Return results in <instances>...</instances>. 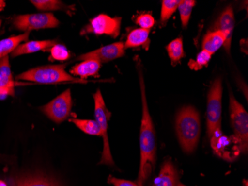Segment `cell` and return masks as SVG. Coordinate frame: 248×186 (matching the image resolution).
I'll use <instances>...</instances> for the list:
<instances>
[{"mask_svg":"<svg viewBox=\"0 0 248 186\" xmlns=\"http://www.w3.org/2000/svg\"><path fill=\"white\" fill-rule=\"evenodd\" d=\"M139 79L141 93L142 120L140 131V163L137 184L139 186H143L155 167L156 142L155 131L149 111L141 72H139Z\"/></svg>","mask_w":248,"mask_h":186,"instance_id":"6da1fadb","label":"cell"},{"mask_svg":"<svg viewBox=\"0 0 248 186\" xmlns=\"http://www.w3.org/2000/svg\"><path fill=\"white\" fill-rule=\"evenodd\" d=\"M175 131L183 151L186 153H193L197 147L200 137L199 112L191 106L182 107L175 118Z\"/></svg>","mask_w":248,"mask_h":186,"instance_id":"7a4b0ae2","label":"cell"},{"mask_svg":"<svg viewBox=\"0 0 248 186\" xmlns=\"http://www.w3.org/2000/svg\"><path fill=\"white\" fill-rule=\"evenodd\" d=\"M16 78L43 85H51L78 80L65 72L64 65H48L36 67L20 74Z\"/></svg>","mask_w":248,"mask_h":186,"instance_id":"3957f363","label":"cell"},{"mask_svg":"<svg viewBox=\"0 0 248 186\" xmlns=\"http://www.w3.org/2000/svg\"><path fill=\"white\" fill-rule=\"evenodd\" d=\"M93 96L94 100V116H95L96 121L98 123L100 127L101 136L104 139V149L101 154L100 164L113 166L114 160L110 151L109 142H108V134H107L108 121L111 117V113L108 111L106 106L102 93L100 89H97Z\"/></svg>","mask_w":248,"mask_h":186,"instance_id":"277c9868","label":"cell"},{"mask_svg":"<svg viewBox=\"0 0 248 186\" xmlns=\"http://www.w3.org/2000/svg\"><path fill=\"white\" fill-rule=\"evenodd\" d=\"M230 113L233 135L239 142L241 152L248 150V114L243 106L230 92Z\"/></svg>","mask_w":248,"mask_h":186,"instance_id":"5b68a950","label":"cell"},{"mask_svg":"<svg viewBox=\"0 0 248 186\" xmlns=\"http://www.w3.org/2000/svg\"><path fill=\"white\" fill-rule=\"evenodd\" d=\"M222 92L221 79L217 78L207 96V133L210 138L216 130L221 127Z\"/></svg>","mask_w":248,"mask_h":186,"instance_id":"8992f818","label":"cell"},{"mask_svg":"<svg viewBox=\"0 0 248 186\" xmlns=\"http://www.w3.org/2000/svg\"><path fill=\"white\" fill-rule=\"evenodd\" d=\"M213 152L224 160H235L241 153L240 145L233 135L227 136L223 134L221 127L216 130L210 137Z\"/></svg>","mask_w":248,"mask_h":186,"instance_id":"52a82bcc","label":"cell"},{"mask_svg":"<svg viewBox=\"0 0 248 186\" xmlns=\"http://www.w3.org/2000/svg\"><path fill=\"white\" fill-rule=\"evenodd\" d=\"M59 24L58 19L51 13L19 15L14 19L15 27L26 32H30L34 29L56 28Z\"/></svg>","mask_w":248,"mask_h":186,"instance_id":"ba28073f","label":"cell"},{"mask_svg":"<svg viewBox=\"0 0 248 186\" xmlns=\"http://www.w3.org/2000/svg\"><path fill=\"white\" fill-rule=\"evenodd\" d=\"M72 107V95L70 89H68L46 105L42 107L41 110L50 119L60 124L70 116Z\"/></svg>","mask_w":248,"mask_h":186,"instance_id":"9c48e42d","label":"cell"},{"mask_svg":"<svg viewBox=\"0 0 248 186\" xmlns=\"http://www.w3.org/2000/svg\"><path fill=\"white\" fill-rule=\"evenodd\" d=\"M121 25V18H111L108 15H99L82 29L80 34L82 35L86 34H94L97 35L107 34L116 38L120 34Z\"/></svg>","mask_w":248,"mask_h":186,"instance_id":"30bf717a","label":"cell"},{"mask_svg":"<svg viewBox=\"0 0 248 186\" xmlns=\"http://www.w3.org/2000/svg\"><path fill=\"white\" fill-rule=\"evenodd\" d=\"M124 43L122 42L111 43L107 46H103L94 51L81 54L77 58L78 61H86V60H96L100 63H107L113 60L118 59L125 54Z\"/></svg>","mask_w":248,"mask_h":186,"instance_id":"8fae6325","label":"cell"},{"mask_svg":"<svg viewBox=\"0 0 248 186\" xmlns=\"http://www.w3.org/2000/svg\"><path fill=\"white\" fill-rule=\"evenodd\" d=\"M234 26H235V17H234L233 8L230 5L223 11L213 27L214 31H219L225 36L226 40H225L224 47L228 53H229L231 50Z\"/></svg>","mask_w":248,"mask_h":186,"instance_id":"7c38bea8","label":"cell"},{"mask_svg":"<svg viewBox=\"0 0 248 186\" xmlns=\"http://www.w3.org/2000/svg\"><path fill=\"white\" fill-rule=\"evenodd\" d=\"M178 173L176 168L171 161L163 163L159 174L154 180L153 186H177Z\"/></svg>","mask_w":248,"mask_h":186,"instance_id":"4fadbf2b","label":"cell"},{"mask_svg":"<svg viewBox=\"0 0 248 186\" xmlns=\"http://www.w3.org/2000/svg\"><path fill=\"white\" fill-rule=\"evenodd\" d=\"M150 30L143 29H136L129 32L126 38V43H124L125 50L129 48H136L142 46L147 51L150 48Z\"/></svg>","mask_w":248,"mask_h":186,"instance_id":"5bb4252c","label":"cell"},{"mask_svg":"<svg viewBox=\"0 0 248 186\" xmlns=\"http://www.w3.org/2000/svg\"><path fill=\"white\" fill-rule=\"evenodd\" d=\"M57 44V41L54 40H39V41H30L20 44L17 48L11 53L12 57H17L22 54H31L37 51L48 50Z\"/></svg>","mask_w":248,"mask_h":186,"instance_id":"9a60e30c","label":"cell"},{"mask_svg":"<svg viewBox=\"0 0 248 186\" xmlns=\"http://www.w3.org/2000/svg\"><path fill=\"white\" fill-rule=\"evenodd\" d=\"M0 89L9 91L15 96V81L11 73L8 56L0 60Z\"/></svg>","mask_w":248,"mask_h":186,"instance_id":"2e32d148","label":"cell"},{"mask_svg":"<svg viewBox=\"0 0 248 186\" xmlns=\"http://www.w3.org/2000/svg\"><path fill=\"white\" fill-rule=\"evenodd\" d=\"M225 36L219 31L208 32L202 41V48L204 51L213 55L225 43Z\"/></svg>","mask_w":248,"mask_h":186,"instance_id":"e0dca14e","label":"cell"},{"mask_svg":"<svg viewBox=\"0 0 248 186\" xmlns=\"http://www.w3.org/2000/svg\"><path fill=\"white\" fill-rule=\"evenodd\" d=\"M101 67V63L96 60H86L72 67L70 70L71 74L86 78L89 76H94L98 73Z\"/></svg>","mask_w":248,"mask_h":186,"instance_id":"ac0fdd59","label":"cell"},{"mask_svg":"<svg viewBox=\"0 0 248 186\" xmlns=\"http://www.w3.org/2000/svg\"><path fill=\"white\" fill-rule=\"evenodd\" d=\"M30 32H25L20 35L10 37L8 38L0 40V60L8 56L9 53H12L21 43L29 40Z\"/></svg>","mask_w":248,"mask_h":186,"instance_id":"d6986e66","label":"cell"},{"mask_svg":"<svg viewBox=\"0 0 248 186\" xmlns=\"http://www.w3.org/2000/svg\"><path fill=\"white\" fill-rule=\"evenodd\" d=\"M13 186H59L45 176H26L14 180Z\"/></svg>","mask_w":248,"mask_h":186,"instance_id":"ffe728a7","label":"cell"},{"mask_svg":"<svg viewBox=\"0 0 248 186\" xmlns=\"http://www.w3.org/2000/svg\"><path fill=\"white\" fill-rule=\"evenodd\" d=\"M167 50L172 65H176L185 57L183 40L182 38H177L172 40L167 46Z\"/></svg>","mask_w":248,"mask_h":186,"instance_id":"44dd1931","label":"cell"},{"mask_svg":"<svg viewBox=\"0 0 248 186\" xmlns=\"http://www.w3.org/2000/svg\"><path fill=\"white\" fill-rule=\"evenodd\" d=\"M69 121L74 123L79 129L81 130L85 134L101 136V131H100L98 123L94 120L72 118L69 120Z\"/></svg>","mask_w":248,"mask_h":186,"instance_id":"7402d4cb","label":"cell"},{"mask_svg":"<svg viewBox=\"0 0 248 186\" xmlns=\"http://www.w3.org/2000/svg\"><path fill=\"white\" fill-rule=\"evenodd\" d=\"M30 2L40 11H65L67 8L66 5L58 0H31Z\"/></svg>","mask_w":248,"mask_h":186,"instance_id":"603a6c76","label":"cell"},{"mask_svg":"<svg viewBox=\"0 0 248 186\" xmlns=\"http://www.w3.org/2000/svg\"><path fill=\"white\" fill-rule=\"evenodd\" d=\"M181 0H163L161 11V21L166 23L173 15L179 6Z\"/></svg>","mask_w":248,"mask_h":186,"instance_id":"cb8c5ba5","label":"cell"},{"mask_svg":"<svg viewBox=\"0 0 248 186\" xmlns=\"http://www.w3.org/2000/svg\"><path fill=\"white\" fill-rule=\"evenodd\" d=\"M196 5L194 0H184L181 1L178 10H179L180 16L182 19V24L183 28H186L190 19L191 14L193 11V7Z\"/></svg>","mask_w":248,"mask_h":186,"instance_id":"d4e9b609","label":"cell"},{"mask_svg":"<svg viewBox=\"0 0 248 186\" xmlns=\"http://www.w3.org/2000/svg\"><path fill=\"white\" fill-rule=\"evenodd\" d=\"M211 57L212 55L210 53L202 50L198 54L196 60H189L188 66L190 69L196 71L200 70L203 67L207 66L211 59Z\"/></svg>","mask_w":248,"mask_h":186,"instance_id":"484cf974","label":"cell"},{"mask_svg":"<svg viewBox=\"0 0 248 186\" xmlns=\"http://www.w3.org/2000/svg\"><path fill=\"white\" fill-rule=\"evenodd\" d=\"M51 56L56 61H64L69 59L70 53L65 46L57 43L51 48Z\"/></svg>","mask_w":248,"mask_h":186,"instance_id":"4316f807","label":"cell"},{"mask_svg":"<svg viewBox=\"0 0 248 186\" xmlns=\"http://www.w3.org/2000/svg\"><path fill=\"white\" fill-rule=\"evenodd\" d=\"M155 20L154 17L150 14H143V15H139L136 19V23L140 26V29L150 30L154 26Z\"/></svg>","mask_w":248,"mask_h":186,"instance_id":"83f0119b","label":"cell"},{"mask_svg":"<svg viewBox=\"0 0 248 186\" xmlns=\"http://www.w3.org/2000/svg\"><path fill=\"white\" fill-rule=\"evenodd\" d=\"M108 182L115 186H139L133 182L115 178V177H111V176H109V177H108Z\"/></svg>","mask_w":248,"mask_h":186,"instance_id":"f1b7e54d","label":"cell"},{"mask_svg":"<svg viewBox=\"0 0 248 186\" xmlns=\"http://www.w3.org/2000/svg\"><path fill=\"white\" fill-rule=\"evenodd\" d=\"M0 186H8L3 180H0Z\"/></svg>","mask_w":248,"mask_h":186,"instance_id":"f546056e","label":"cell"},{"mask_svg":"<svg viewBox=\"0 0 248 186\" xmlns=\"http://www.w3.org/2000/svg\"><path fill=\"white\" fill-rule=\"evenodd\" d=\"M177 186H185V185L182 184V183H179V182H178V184H177Z\"/></svg>","mask_w":248,"mask_h":186,"instance_id":"4dcf8cb0","label":"cell"},{"mask_svg":"<svg viewBox=\"0 0 248 186\" xmlns=\"http://www.w3.org/2000/svg\"><path fill=\"white\" fill-rule=\"evenodd\" d=\"M1 25H2V20L0 19V27H1Z\"/></svg>","mask_w":248,"mask_h":186,"instance_id":"1f68e13d","label":"cell"}]
</instances>
